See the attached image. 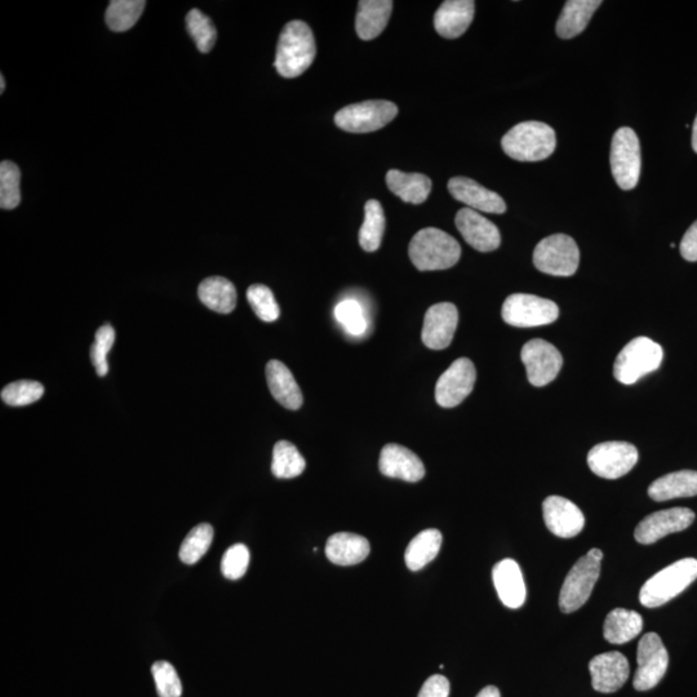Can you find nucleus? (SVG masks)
<instances>
[{"mask_svg": "<svg viewBox=\"0 0 697 697\" xmlns=\"http://www.w3.org/2000/svg\"><path fill=\"white\" fill-rule=\"evenodd\" d=\"M317 46L312 29L303 21H291L279 37L274 66L283 78H297L312 66Z\"/></svg>", "mask_w": 697, "mask_h": 697, "instance_id": "f257e3e1", "label": "nucleus"}, {"mask_svg": "<svg viewBox=\"0 0 697 697\" xmlns=\"http://www.w3.org/2000/svg\"><path fill=\"white\" fill-rule=\"evenodd\" d=\"M412 264L420 272L446 270L459 263L461 247L450 234L435 228L420 230L408 247Z\"/></svg>", "mask_w": 697, "mask_h": 697, "instance_id": "f03ea898", "label": "nucleus"}, {"mask_svg": "<svg viewBox=\"0 0 697 697\" xmlns=\"http://www.w3.org/2000/svg\"><path fill=\"white\" fill-rule=\"evenodd\" d=\"M501 146L508 157L518 162L544 161L556 150V132L543 122L519 123L506 133Z\"/></svg>", "mask_w": 697, "mask_h": 697, "instance_id": "7ed1b4c3", "label": "nucleus"}, {"mask_svg": "<svg viewBox=\"0 0 697 697\" xmlns=\"http://www.w3.org/2000/svg\"><path fill=\"white\" fill-rule=\"evenodd\" d=\"M697 579V559H681L657 572L639 593V601L648 608L664 606Z\"/></svg>", "mask_w": 697, "mask_h": 697, "instance_id": "20e7f679", "label": "nucleus"}, {"mask_svg": "<svg viewBox=\"0 0 697 697\" xmlns=\"http://www.w3.org/2000/svg\"><path fill=\"white\" fill-rule=\"evenodd\" d=\"M602 558V550L594 548L568 572L559 594V608L562 612L571 614L588 602L601 574Z\"/></svg>", "mask_w": 697, "mask_h": 697, "instance_id": "39448f33", "label": "nucleus"}, {"mask_svg": "<svg viewBox=\"0 0 697 697\" xmlns=\"http://www.w3.org/2000/svg\"><path fill=\"white\" fill-rule=\"evenodd\" d=\"M663 358L661 345L645 336L636 337L617 355L615 379L624 385L636 384L642 377L656 371Z\"/></svg>", "mask_w": 697, "mask_h": 697, "instance_id": "423d86ee", "label": "nucleus"}, {"mask_svg": "<svg viewBox=\"0 0 697 697\" xmlns=\"http://www.w3.org/2000/svg\"><path fill=\"white\" fill-rule=\"evenodd\" d=\"M610 163L612 176L619 188H636L641 177V145L632 128L623 127L615 132L611 142Z\"/></svg>", "mask_w": 697, "mask_h": 697, "instance_id": "0eeeda50", "label": "nucleus"}, {"mask_svg": "<svg viewBox=\"0 0 697 697\" xmlns=\"http://www.w3.org/2000/svg\"><path fill=\"white\" fill-rule=\"evenodd\" d=\"M579 263V247L570 235H550L534 251L535 268L554 277H571L579 269Z\"/></svg>", "mask_w": 697, "mask_h": 697, "instance_id": "6e6552de", "label": "nucleus"}, {"mask_svg": "<svg viewBox=\"0 0 697 697\" xmlns=\"http://www.w3.org/2000/svg\"><path fill=\"white\" fill-rule=\"evenodd\" d=\"M398 115V106L385 100H371L345 106L335 115L336 126L350 133H370L388 126Z\"/></svg>", "mask_w": 697, "mask_h": 697, "instance_id": "1a4fd4ad", "label": "nucleus"}, {"mask_svg": "<svg viewBox=\"0 0 697 697\" xmlns=\"http://www.w3.org/2000/svg\"><path fill=\"white\" fill-rule=\"evenodd\" d=\"M501 315L509 326L541 327L557 321L559 308L552 300L527 293H514L505 300Z\"/></svg>", "mask_w": 697, "mask_h": 697, "instance_id": "9d476101", "label": "nucleus"}, {"mask_svg": "<svg viewBox=\"0 0 697 697\" xmlns=\"http://www.w3.org/2000/svg\"><path fill=\"white\" fill-rule=\"evenodd\" d=\"M636 446L627 442H605L593 447L588 454L590 470L598 477L617 479L624 477L638 463Z\"/></svg>", "mask_w": 697, "mask_h": 697, "instance_id": "9b49d317", "label": "nucleus"}, {"mask_svg": "<svg viewBox=\"0 0 697 697\" xmlns=\"http://www.w3.org/2000/svg\"><path fill=\"white\" fill-rule=\"evenodd\" d=\"M637 663L634 688L637 691H648L659 685L667 673L669 655L663 641L656 633H647L639 641Z\"/></svg>", "mask_w": 697, "mask_h": 697, "instance_id": "f8f14e48", "label": "nucleus"}, {"mask_svg": "<svg viewBox=\"0 0 697 697\" xmlns=\"http://www.w3.org/2000/svg\"><path fill=\"white\" fill-rule=\"evenodd\" d=\"M521 358L528 381L536 388L552 383L563 366L562 354L556 346L541 339L528 341L522 348Z\"/></svg>", "mask_w": 697, "mask_h": 697, "instance_id": "ddd939ff", "label": "nucleus"}, {"mask_svg": "<svg viewBox=\"0 0 697 697\" xmlns=\"http://www.w3.org/2000/svg\"><path fill=\"white\" fill-rule=\"evenodd\" d=\"M477 371L468 358L456 359L435 386V401L443 408H454L473 392Z\"/></svg>", "mask_w": 697, "mask_h": 697, "instance_id": "4468645a", "label": "nucleus"}, {"mask_svg": "<svg viewBox=\"0 0 697 697\" xmlns=\"http://www.w3.org/2000/svg\"><path fill=\"white\" fill-rule=\"evenodd\" d=\"M695 521V513L687 508L660 510L647 516L636 528L639 544L650 545L670 534L687 530Z\"/></svg>", "mask_w": 697, "mask_h": 697, "instance_id": "2eb2a0df", "label": "nucleus"}, {"mask_svg": "<svg viewBox=\"0 0 697 697\" xmlns=\"http://www.w3.org/2000/svg\"><path fill=\"white\" fill-rule=\"evenodd\" d=\"M459 312L454 304L441 303L430 306L425 314L423 327V343L426 348L443 350L454 340Z\"/></svg>", "mask_w": 697, "mask_h": 697, "instance_id": "dca6fc26", "label": "nucleus"}, {"mask_svg": "<svg viewBox=\"0 0 697 697\" xmlns=\"http://www.w3.org/2000/svg\"><path fill=\"white\" fill-rule=\"evenodd\" d=\"M544 521L552 534L570 539L583 531L585 517L579 506L561 496H549L543 504Z\"/></svg>", "mask_w": 697, "mask_h": 697, "instance_id": "f3484780", "label": "nucleus"}, {"mask_svg": "<svg viewBox=\"0 0 697 697\" xmlns=\"http://www.w3.org/2000/svg\"><path fill=\"white\" fill-rule=\"evenodd\" d=\"M455 224L465 242L479 252H492L500 247L499 229L481 213L463 208L457 212Z\"/></svg>", "mask_w": 697, "mask_h": 697, "instance_id": "a211bd4d", "label": "nucleus"}, {"mask_svg": "<svg viewBox=\"0 0 697 697\" xmlns=\"http://www.w3.org/2000/svg\"><path fill=\"white\" fill-rule=\"evenodd\" d=\"M594 690L602 694L619 691L628 681L630 665L627 657L612 651L594 657L589 664Z\"/></svg>", "mask_w": 697, "mask_h": 697, "instance_id": "6ab92c4d", "label": "nucleus"}, {"mask_svg": "<svg viewBox=\"0 0 697 697\" xmlns=\"http://www.w3.org/2000/svg\"><path fill=\"white\" fill-rule=\"evenodd\" d=\"M448 192L470 210L496 213L501 215L506 211V204L499 194L483 188L477 181L468 177H454L448 181Z\"/></svg>", "mask_w": 697, "mask_h": 697, "instance_id": "aec40b11", "label": "nucleus"}, {"mask_svg": "<svg viewBox=\"0 0 697 697\" xmlns=\"http://www.w3.org/2000/svg\"><path fill=\"white\" fill-rule=\"evenodd\" d=\"M379 468L385 477L410 483L420 482L425 477V466L420 457L395 443H389L381 451Z\"/></svg>", "mask_w": 697, "mask_h": 697, "instance_id": "412c9836", "label": "nucleus"}, {"mask_svg": "<svg viewBox=\"0 0 697 697\" xmlns=\"http://www.w3.org/2000/svg\"><path fill=\"white\" fill-rule=\"evenodd\" d=\"M492 579L500 601L508 608H517L525 605L527 589L521 567L514 559H504L497 563L492 570Z\"/></svg>", "mask_w": 697, "mask_h": 697, "instance_id": "4be33fe9", "label": "nucleus"}, {"mask_svg": "<svg viewBox=\"0 0 697 697\" xmlns=\"http://www.w3.org/2000/svg\"><path fill=\"white\" fill-rule=\"evenodd\" d=\"M473 0H447L434 15L437 33L446 39L461 37L474 20Z\"/></svg>", "mask_w": 697, "mask_h": 697, "instance_id": "5701e85b", "label": "nucleus"}, {"mask_svg": "<svg viewBox=\"0 0 697 697\" xmlns=\"http://www.w3.org/2000/svg\"><path fill=\"white\" fill-rule=\"evenodd\" d=\"M266 380L275 401L287 410H300L304 402L303 393L286 364L279 361L266 364Z\"/></svg>", "mask_w": 697, "mask_h": 697, "instance_id": "b1692460", "label": "nucleus"}, {"mask_svg": "<svg viewBox=\"0 0 697 697\" xmlns=\"http://www.w3.org/2000/svg\"><path fill=\"white\" fill-rule=\"evenodd\" d=\"M392 0H362L358 3L355 30L362 41H372L383 33L392 15Z\"/></svg>", "mask_w": 697, "mask_h": 697, "instance_id": "393cba45", "label": "nucleus"}, {"mask_svg": "<svg viewBox=\"0 0 697 697\" xmlns=\"http://www.w3.org/2000/svg\"><path fill=\"white\" fill-rule=\"evenodd\" d=\"M371 552L370 543L361 535L340 532L327 540V558L337 566L358 565L368 557Z\"/></svg>", "mask_w": 697, "mask_h": 697, "instance_id": "a878e982", "label": "nucleus"}, {"mask_svg": "<svg viewBox=\"0 0 697 697\" xmlns=\"http://www.w3.org/2000/svg\"><path fill=\"white\" fill-rule=\"evenodd\" d=\"M599 6L601 0H568L557 21L558 37L572 39L583 33Z\"/></svg>", "mask_w": 697, "mask_h": 697, "instance_id": "bb28decb", "label": "nucleus"}, {"mask_svg": "<svg viewBox=\"0 0 697 697\" xmlns=\"http://www.w3.org/2000/svg\"><path fill=\"white\" fill-rule=\"evenodd\" d=\"M386 185L403 202L411 204L424 203L432 192V180L423 173L390 170L386 173Z\"/></svg>", "mask_w": 697, "mask_h": 697, "instance_id": "cd10ccee", "label": "nucleus"}, {"mask_svg": "<svg viewBox=\"0 0 697 697\" xmlns=\"http://www.w3.org/2000/svg\"><path fill=\"white\" fill-rule=\"evenodd\" d=\"M648 495L655 501H668L679 497L697 496V472L681 470L656 479L648 488Z\"/></svg>", "mask_w": 697, "mask_h": 697, "instance_id": "c85d7f7f", "label": "nucleus"}, {"mask_svg": "<svg viewBox=\"0 0 697 697\" xmlns=\"http://www.w3.org/2000/svg\"><path fill=\"white\" fill-rule=\"evenodd\" d=\"M199 300L208 309L220 314H230L237 306V290L234 284L223 277L204 279L198 288Z\"/></svg>", "mask_w": 697, "mask_h": 697, "instance_id": "c756f323", "label": "nucleus"}, {"mask_svg": "<svg viewBox=\"0 0 697 697\" xmlns=\"http://www.w3.org/2000/svg\"><path fill=\"white\" fill-rule=\"evenodd\" d=\"M642 616L627 608H615L607 615L603 634L612 645H624L642 632Z\"/></svg>", "mask_w": 697, "mask_h": 697, "instance_id": "7c9ffc66", "label": "nucleus"}, {"mask_svg": "<svg viewBox=\"0 0 697 697\" xmlns=\"http://www.w3.org/2000/svg\"><path fill=\"white\" fill-rule=\"evenodd\" d=\"M443 536L438 530L430 528L420 532L407 546L405 559L411 571H420L428 563L434 561L441 550Z\"/></svg>", "mask_w": 697, "mask_h": 697, "instance_id": "2f4dec72", "label": "nucleus"}, {"mask_svg": "<svg viewBox=\"0 0 697 697\" xmlns=\"http://www.w3.org/2000/svg\"><path fill=\"white\" fill-rule=\"evenodd\" d=\"M385 213L379 201L371 199L364 206V221L359 230V244L366 252L379 250L385 233Z\"/></svg>", "mask_w": 697, "mask_h": 697, "instance_id": "473e14b6", "label": "nucleus"}, {"mask_svg": "<svg viewBox=\"0 0 697 697\" xmlns=\"http://www.w3.org/2000/svg\"><path fill=\"white\" fill-rule=\"evenodd\" d=\"M306 468V461L291 442L279 441L274 446L272 472L279 479L299 477Z\"/></svg>", "mask_w": 697, "mask_h": 697, "instance_id": "72a5a7b5", "label": "nucleus"}, {"mask_svg": "<svg viewBox=\"0 0 697 697\" xmlns=\"http://www.w3.org/2000/svg\"><path fill=\"white\" fill-rule=\"evenodd\" d=\"M145 6L144 0H113L106 10V24L117 33L130 30L140 20Z\"/></svg>", "mask_w": 697, "mask_h": 697, "instance_id": "f704fd0d", "label": "nucleus"}, {"mask_svg": "<svg viewBox=\"0 0 697 697\" xmlns=\"http://www.w3.org/2000/svg\"><path fill=\"white\" fill-rule=\"evenodd\" d=\"M213 541V528L208 523L194 527L180 548V559L185 565H195L208 552Z\"/></svg>", "mask_w": 697, "mask_h": 697, "instance_id": "c9c22d12", "label": "nucleus"}, {"mask_svg": "<svg viewBox=\"0 0 697 697\" xmlns=\"http://www.w3.org/2000/svg\"><path fill=\"white\" fill-rule=\"evenodd\" d=\"M21 171L10 161L0 163V207L2 210H15L21 202Z\"/></svg>", "mask_w": 697, "mask_h": 697, "instance_id": "e433bc0d", "label": "nucleus"}, {"mask_svg": "<svg viewBox=\"0 0 697 697\" xmlns=\"http://www.w3.org/2000/svg\"><path fill=\"white\" fill-rule=\"evenodd\" d=\"M336 322L343 327L346 334L361 337L367 332L368 322L362 305L357 300L346 299L336 305Z\"/></svg>", "mask_w": 697, "mask_h": 697, "instance_id": "4c0bfd02", "label": "nucleus"}, {"mask_svg": "<svg viewBox=\"0 0 697 697\" xmlns=\"http://www.w3.org/2000/svg\"><path fill=\"white\" fill-rule=\"evenodd\" d=\"M186 28L192 35L193 41L197 44L198 50L208 53L215 46L217 31L210 17L204 15L202 11L194 10L186 16Z\"/></svg>", "mask_w": 697, "mask_h": 697, "instance_id": "58836bf2", "label": "nucleus"}, {"mask_svg": "<svg viewBox=\"0 0 697 697\" xmlns=\"http://www.w3.org/2000/svg\"><path fill=\"white\" fill-rule=\"evenodd\" d=\"M247 300L261 321L275 322L281 315V309H279L273 291L264 284H252L247 290Z\"/></svg>", "mask_w": 697, "mask_h": 697, "instance_id": "ea45409f", "label": "nucleus"}, {"mask_svg": "<svg viewBox=\"0 0 697 697\" xmlns=\"http://www.w3.org/2000/svg\"><path fill=\"white\" fill-rule=\"evenodd\" d=\"M44 388L37 381L21 380L7 385L2 390L3 402L8 406L22 407L31 405L43 397Z\"/></svg>", "mask_w": 697, "mask_h": 697, "instance_id": "a19ab883", "label": "nucleus"}, {"mask_svg": "<svg viewBox=\"0 0 697 697\" xmlns=\"http://www.w3.org/2000/svg\"><path fill=\"white\" fill-rule=\"evenodd\" d=\"M115 341V331L110 324H105L97 330L95 344L91 346V361L100 377L109 372L108 354Z\"/></svg>", "mask_w": 697, "mask_h": 697, "instance_id": "79ce46f5", "label": "nucleus"}, {"mask_svg": "<svg viewBox=\"0 0 697 697\" xmlns=\"http://www.w3.org/2000/svg\"><path fill=\"white\" fill-rule=\"evenodd\" d=\"M152 672L159 696L181 697V681L172 664L167 661H157L153 665Z\"/></svg>", "mask_w": 697, "mask_h": 697, "instance_id": "37998d69", "label": "nucleus"}, {"mask_svg": "<svg viewBox=\"0 0 697 697\" xmlns=\"http://www.w3.org/2000/svg\"><path fill=\"white\" fill-rule=\"evenodd\" d=\"M248 565H250V550L246 545L235 544L226 550L221 561V571L226 579L238 580L246 575Z\"/></svg>", "mask_w": 697, "mask_h": 697, "instance_id": "c03bdc74", "label": "nucleus"}, {"mask_svg": "<svg viewBox=\"0 0 697 697\" xmlns=\"http://www.w3.org/2000/svg\"><path fill=\"white\" fill-rule=\"evenodd\" d=\"M450 682L441 674H435L424 683L417 697H448L450 696Z\"/></svg>", "mask_w": 697, "mask_h": 697, "instance_id": "a18cd8bd", "label": "nucleus"}, {"mask_svg": "<svg viewBox=\"0 0 697 697\" xmlns=\"http://www.w3.org/2000/svg\"><path fill=\"white\" fill-rule=\"evenodd\" d=\"M679 248H681L683 259L691 261V263L697 261V221L687 230Z\"/></svg>", "mask_w": 697, "mask_h": 697, "instance_id": "49530a36", "label": "nucleus"}, {"mask_svg": "<svg viewBox=\"0 0 697 697\" xmlns=\"http://www.w3.org/2000/svg\"><path fill=\"white\" fill-rule=\"evenodd\" d=\"M477 697H501L499 688L495 686H487L483 688Z\"/></svg>", "mask_w": 697, "mask_h": 697, "instance_id": "de8ad7c7", "label": "nucleus"}, {"mask_svg": "<svg viewBox=\"0 0 697 697\" xmlns=\"http://www.w3.org/2000/svg\"><path fill=\"white\" fill-rule=\"evenodd\" d=\"M692 148H694L695 153H697V115L694 127H692Z\"/></svg>", "mask_w": 697, "mask_h": 697, "instance_id": "09e8293b", "label": "nucleus"}, {"mask_svg": "<svg viewBox=\"0 0 697 697\" xmlns=\"http://www.w3.org/2000/svg\"><path fill=\"white\" fill-rule=\"evenodd\" d=\"M6 91V78H4V75H0V93H4Z\"/></svg>", "mask_w": 697, "mask_h": 697, "instance_id": "8fccbe9b", "label": "nucleus"}]
</instances>
